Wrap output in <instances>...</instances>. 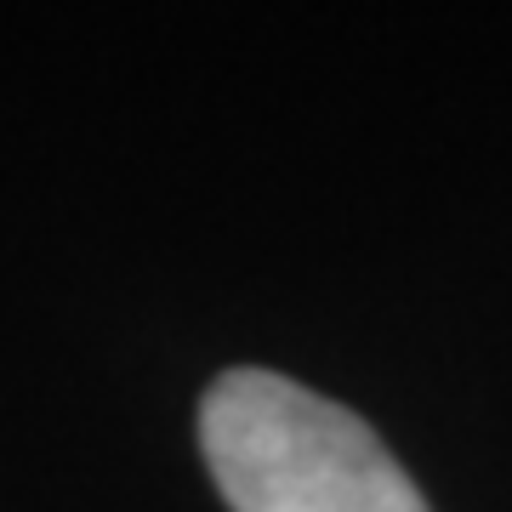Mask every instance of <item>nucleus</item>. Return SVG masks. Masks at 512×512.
<instances>
[{
  "mask_svg": "<svg viewBox=\"0 0 512 512\" xmlns=\"http://www.w3.org/2000/svg\"><path fill=\"white\" fill-rule=\"evenodd\" d=\"M200 444L234 512H427L365 421L274 370L217 376Z\"/></svg>",
  "mask_w": 512,
  "mask_h": 512,
  "instance_id": "f257e3e1",
  "label": "nucleus"
}]
</instances>
